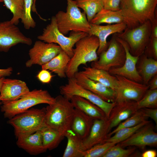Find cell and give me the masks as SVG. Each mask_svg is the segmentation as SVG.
Returning a JSON list of instances; mask_svg holds the SVG:
<instances>
[{"label":"cell","instance_id":"cell-1","mask_svg":"<svg viewBox=\"0 0 157 157\" xmlns=\"http://www.w3.org/2000/svg\"><path fill=\"white\" fill-rule=\"evenodd\" d=\"M157 0H121L120 11L127 28H132L155 19Z\"/></svg>","mask_w":157,"mask_h":157},{"label":"cell","instance_id":"cell-2","mask_svg":"<svg viewBox=\"0 0 157 157\" xmlns=\"http://www.w3.org/2000/svg\"><path fill=\"white\" fill-rule=\"evenodd\" d=\"M74 110L70 100L61 94L58 95L54 102L46 108L45 126L58 131L65 136L70 129Z\"/></svg>","mask_w":157,"mask_h":157},{"label":"cell","instance_id":"cell-3","mask_svg":"<svg viewBox=\"0 0 157 157\" xmlns=\"http://www.w3.org/2000/svg\"><path fill=\"white\" fill-rule=\"evenodd\" d=\"M75 46L73 56L66 68V74L68 78L74 77L80 65L96 61L99 58L97 52L99 42L96 36L88 34L78 41Z\"/></svg>","mask_w":157,"mask_h":157},{"label":"cell","instance_id":"cell-4","mask_svg":"<svg viewBox=\"0 0 157 157\" xmlns=\"http://www.w3.org/2000/svg\"><path fill=\"white\" fill-rule=\"evenodd\" d=\"M66 11H59L55 16L59 31L64 35L70 31L89 33L90 24L86 15L81 12L73 0H66Z\"/></svg>","mask_w":157,"mask_h":157},{"label":"cell","instance_id":"cell-5","mask_svg":"<svg viewBox=\"0 0 157 157\" xmlns=\"http://www.w3.org/2000/svg\"><path fill=\"white\" fill-rule=\"evenodd\" d=\"M55 98L47 90L35 89L29 91L20 99L13 101L2 103L1 110L5 118L10 119L31 107L42 104H53Z\"/></svg>","mask_w":157,"mask_h":157},{"label":"cell","instance_id":"cell-6","mask_svg":"<svg viewBox=\"0 0 157 157\" xmlns=\"http://www.w3.org/2000/svg\"><path fill=\"white\" fill-rule=\"evenodd\" d=\"M46 108H31L17 114L8 121L14 129L15 135L18 138L28 135L45 126Z\"/></svg>","mask_w":157,"mask_h":157},{"label":"cell","instance_id":"cell-7","mask_svg":"<svg viewBox=\"0 0 157 157\" xmlns=\"http://www.w3.org/2000/svg\"><path fill=\"white\" fill-rule=\"evenodd\" d=\"M88 34L83 32L72 31L67 37L59 30L55 16L51 18L50 22L43 29L41 35L37 37L40 40L48 43L57 44L71 58L73 55V47L79 40Z\"/></svg>","mask_w":157,"mask_h":157},{"label":"cell","instance_id":"cell-8","mask_svg":"<svg viewBox=\"0 0 157 157\" xmlns=\"http://www.w3.org/2000/svg\"><path fill=\"white\" fill-rule=\"evenodd\" d=\"M151 26V22L149 20L133 28L126 27L123 32L116 34L126 43L133 55L140 57L144 53L149 42Z\"/></svg>","mask_w":157,"mask_h":157},{"label":"cell","instance_id":"cell-9","mask_svg":"<svg viewBox=\"0 0 157 157\" xmlns=\"http://www.w3.org/2000/svg\"><path fill=\"white\" fill-rule=\"evenodd\" d=\"M98 60L92 62L91 67L107 71L111 68L120 67L125 62L126 54L122 44L118 40L116 33L113 34L107 49L99 55Z\"/></svg>","mask_w":157,"mask_h":157},{"label":"cell","instance_id":"cell-10","mask_svg":"<svg viewBox=\"0 0 157 157\" xmlns=\"http://www.w3.org/2000/svg\"><path fill=\"white\" fill-rule=\"evenodd\" d=\"M61 95L69 100L71 97L77 95L89 100L100 108L108 118L111 110L116 102H107L91 91L78 84L75 78H68L67 83L59 87Z\"/></svg>","mask_w":157,"mask_h":157},{"label":"cell","instance_id":"cell-11","mask_svg":"<svg viewBox=\"0 0 157 157\" xmlns=\"http://www.w3.org/2000/svg\"><path fill=\"white\" fill-rule=\"evenodd\" d=\"M117 80L115 102L133 101L137 102L144 95L149 86L147 85L132 80L124 77L115 75Z\"/></svg>","mask_w":157,"mask_h":157},{"label":"cell","instance_id":"cell-12","mask_svg":"<svg viewBox=\"0 0 157 157\" xmlns=\"http://www.w3.org/2000/svg\"><path fill=\"white\" fill-rule=\"evenodd\" d=\"M32 39L26 36L10 20L0 22V51L8 52L19 44L31 45Z\"/></svg>","mask_w":157,"mask_h":157},{"label":"cell","instance_id":"cell-13","mask_svg":"<svg viewBox=\"0 0 157 157\" xmlns=\"http://www.w3.org/2000/svg\"><path fill=\"white\" fill-rule=\"evenodd\" d=\"M61 50L57 44L36 41L29 51L30 59L26 62V66L30 67L35 65L42 66L57 56Z\"/></svg>","mask_w":157,"mask_h":157},{"label":"cell","instance_id":"cell-14","mask_svg":"<svg viewBox=\"0 0 157 157\" xmlns=\"http://www.w3.org/2000/svg\"><path fill=\"white\" fill-rule=\"evenodd\" d=\"M117 39L122 44L125 52L126 58L123 65L121 67L113 68L108 71L110 74L121 76L132 80L142 83V78L139 73L136 67V64L140 57L133 55L130 52L126 43L117 37Z\"/></svg>","mask_w":157,"mask_h":157},{"label":"cell","instance_id":"cell-15","mask_svg":"<svg viewBox=\"0 0 157 157\" xmlns=\"http://www.w3.org/2000/svg\"><path fill=\"white\" fill-rule=\"evenodd\" d=\"M119 144L123 148L129 146L142 148L147 146L156 147L157 145V133L154 131L153 124L150 121Z\"/></svg>","mask_w":157,"mask_h":157},{"label":"cell","instance_id":"cell-16","mask_svg":"<svg viewBox=\"0 0 157 157\" xmlns=\"http://www.w3.org/2000/svg\"><path fill=\"white\" fill-rule=\"evenodd\" d=\"M74 78L78 84L98 95L104 101L109 102H115L116 93L113 89L90 79L81 71L76 72Z\"/></svg>","mask_w":157,"mask_h":157},{"label":"cell","instance_id":"cell-17","mask_svg":"<svg viewBox=\"0 0 157 157\" xmlns=\"http://www.w3.org/2000/svg\"><path fill=\"white\" fill-rule=\"evenodd\" d=\"M90 24V29L88 34L96 36L99 40V46L97 52L98 56L107 49L108 45L107 39L109 36L115 33H121L127 27L124 23L105 26Z\"/></svg>","mask_w":157,"mask_h":157},{"label":"cell","instance_id":"cell-18","mask_svg":"<svg viewBox=\"0 0 157 157\" xmlns=\"http://www.w3.org/2000/svg\"><path fill=\"white\" fill-rule=\"evenodd\" d=\"M29 91L25 82L19 79L5 78L0 90L1 103L17 100Z\"/></svg>","mask_w":157,"mask_h":157},{"label":"cell","instance_id":"cell-19","mask_svg":"<svg viewBox=\"0 0 157 157\" xmlns=\"http://www.w3.org/2000/svg\"><path fill=\"white\" fill-rule=\"evenodd\" d=\"M110 123L106 117L102 119H94L88 136L83 140L85 151L96 144L104 142L109 133Z\"/></svg>","mask_w":157,"mask_h":157},{"label":"cell","instance_id":"cell-20","mask_svg":"<svg viewBox=\"0 0 157 157\" xmlns=\"http://www.w3.org/2000/svg\"><path fill=\"white\" fill-rule=\"evenodd\" d=\"M136 102L130 101L116 102L108 118L110 123L109 133L112 128L117 126L138 110Z\"/></svg>","mask_w":157,"mask_h":157},{"label":"cell","instance_id":"cell-21","mask_svg":"<svg viewBox=\"0 0 157 157\" xmlns=\"http://www.w3.org/2000/svg\"><path fill=\"white\" fill-rule=\"evenodd\" d=\"M94 119L74 108L70 129L82 140L88 135Z\"/></svg>","mask_w":157,"mask_h":157},{"label":"cell","instance_id":"cell-22","mask_svg":"<svg viewBox=\"0 0 157 157\" xmlns=\"http://www.w3.org/2000/svg\"><path fill=\"white\" fill-rule=\"evenodd\" d=\"M17 139V145L31 155H37L47 151L43 145L40 130L28 135Z\"/></svg>","mask_w":157,"mask_h":157},{"label":"cell","instance_id":"cell-23","mask_svg":"<svg viewBox=\"0 0 157 157\" xmlns=\"http://www.w3.org/2000/svg\"><path fill=\"white\" fill-rule=\"evenodd\" d=\"M69 100L75 108L82 111L94 119H102L107 117L104 112L100 108L84 98L74 95L70 97Z\"/></svg>","mask_w":157,"mask_h":157},{"label":"cell","instance_id":"cell-24","mask_svg":"<svg viewBox=\"0 0 157 157\" xmlns=\"http://www.w3.org/2000/svg\"><path fill=\"white\" fill-rule=\"evenodd\" d=\"M81 72L90 79L98 82L114 90L117 85L115 76H112L108 72L92 67H85Z\"/></svg>","mask_w":157,"mask_h":157},{"label":"cell","instance_id":"cell-25","mask_svg":"<svg viewBox=\"0 0 157 157\" xmlns=\"http://www.w3.org/2000/svg\"><path fill=\"white\" fill-rule=\"evenodd\" d=\"M70 59L69 56L62 49L57 56L41 66L42 69L51 71L60 78H65L66 68Z\"/></svg>","mask_w":157,"mask_h":157},{"label":"cell","instance_id":"cell-26","mask_svg":"<svg viewBox=\"0 0 157 157\" xmlns=\"http://www.w3.org/2000/svg\"><path fill=\"white\" fill-rule=\"evenodd\" d=\"M67 140L66 148L63 157H83L85 150L83 140L71 129L67 131L65 135Z\"/></svg>","mask_w":157,"mask_h":157},{"label":"cell","instance_id":"cell-27","mask_svg":"<svg viewBox=\"0 0 157 157\" xmlns=\"http://www.w3.org/2000/svg\"><path fill=\"white\" fill-rule=\"evenodd\" d=\"M142 55L138 72L142 78L143 83L148 85L152 78L157 74V60L153 58H149L145 54Z\"/></svg>","mask_w":157,"mask_h":157},{"label":"cell","instance_id":"cell-28","mask_svg":"<svg viewBox=\"0 0 157 157\" xmlns=\"http://www.w3.org/2000/svg\"><path fill=\"white\" fill-rule=\"evenodd\" d=\"M124 22V19L120 10L113 11L103 8L97 14L90 23L100 25L105 23L108 24Z\"/></svg>","mask_w":157,"mask_h":157},{"label":"cell","instance_id":"cell-29","mask_svg":"<svg viewBox=\"0 0 157 157\" xmlns=\"http://www.w3.org/2000/svg\"><path fill=\"white\" fill-rule=\"evenodd\" d=\"M40 130L43 145L47 150L57 147L65 137L58 131L47 126L44 127Z\"/></svg>","mask_w":157,"mask_h":157},{"label":"cell","instance_id":"cell-30","mask_svg":"<svg viewBox=\"0 0 157 157\" xmlns=\"http://www.w3.org/2000/svg\"><path fill=\"white\" fill-rule=\"evenodd\" d=\"M85 13L90 23L96 15L103 8L102 0H73Z\"/></svg>","mask_w":157,"mask_h":157},{"label":"cell","instance_id":"cell-31","mask_svg":"<svg viewBox=\"0 0 157 157\" xmlns=\"http://www.w3.org/2000/svg\"><path fill=\"white\" fill-rule=\"evenodd\" d=\"M148 118L145 115L142 108L138 109L133 115L121 122L112 131L108 133L107 138L111 136L116 131L121 129L135 126L147 121Z\"/></svg>","mask_w":157,"mask_h":157},{"label":"cell","instance_id":"cell-32","mask_svg":"<svg viewBox=\"0 0 157 157\" xmlns=\"http://www.w3.org/2000/svg\"><path fill=\"white\" fill-rule=\"evenodd\" d=\"M149 122L147 120L133 127L121 129L115 133L114 135L106 139L104 142H112L116 144L119 143L128 138L138 129Z\"/></svg>","mask_w":157,"mask_h":157},{"label":"cell","instance_id":"cell-33","mask_svg":"<svg viewBox=\"0 0 157 157\" xmlns=\"http://www.w3.org/2000/svg\"><path fill=\"white\" fill-rule=\"evenodd\" d=\"M6 7L13 14L10 22L16 25L19 23L23 12L24 0H3Z\"/></svg>","mask_w":157,"mask_h":157},{"label":"cell","instance_id":"cell-34","mask_svg":"<svg viewBox=\"0 0 157 157\" xmlns=\"http://www.w3.org/2000/svg\"><path fill=\"white\" fill-rule=\"evenodd\" d=\"M137 102L138 109L156 108L157 107V89H148L142 98Z\"/></svg>","mask_w":157,"mask_h":157},{"label":"cell","instance_id":"cell-35","mask_svg":"<svg viewBox=\"0 0 157 157\" xmlns=\"http://www.w3.org/2000/svg\"><path fill=\"white\" fill-rule=\"evenodd\" d=\"M24 8L22 17L21 22L26 29L34 28L36 23L31 15L33 0H24Z\"/></svg>","mask_w":157,"mask_h":157},{"label":"cell","instance_id":"cell-36","mask_svg":"<svg viewBox=\"0 0 157 157\" xmlns=\"http://www.w3.org/2000/svg\"><path fill=\"white\" fill-rule=\"evenodd\" d=\"M115 144L112 142H106L96 144L85 151L83 157H103L107 151Z\"/></svg>","mask_w":157,"mask_h":157},{"label":"cell","instance_id":"cell-37","mask_svg":"<svg viewBox=\"0 0 157 157\" xmlns=\"http://www.w3.org/2000/svg\"><path fill=\"white\" fill-rule=\"evenodd\" d=\"M135 149L134 147L124 149L118 143L110 148L103 157H127L133 154Z\"/></svg>","mask_w":157,"mask_h":157},{"label":"cell","instance_id":"cell-38","mask_svg":"<svg viewBox=\"0 0 157 157\" xmlns=\"http://www.w3.org/2000/svg\"><path fill=\"white\" fill-rule=\"evenodd\" d=\"M121 0H102L103 8L113 11L120 10V5Z\"/></svg>","mask_w":157,"mask_h":157},{"label":"cell","instance_id":"cell-39","mask_svg":"<svg viewBox=\"0 0 157 157\" xmlns=\"http://www.w3.org/2000/svg\"><path fill=\"white\" fill-rule=\"evenodd\" d=\"M53 76L48 70L42 69L36 76V77L43 83H49Z\"/></svg>","mask_w":157,"mask_h":157},{"label":"cell","instance_id":"cell-40","mask_svg":"<svg viewBox=\"0 0 157 157\" xmlns=\"http://www.w3.org/2000/svg\"><path fill=\"white\" fill-rule=\"evenodd\" d=\"M142 109V108H141ZM146 117L152 119L157 125V109L144 108H142Z\"/></svg>","mask_w":157,"mask_h":157},{"label":"cell","instance_id":"cell-41","mask_svg":"<svg viewBox=\"0 0 157 157\" xmlns=\"http://www.w3.org/2000/svg\"><path fill=\"white\" fill-rule=\"evenodd\" d=\"M150 46L151 52L153 58L157 60V38L151 37L149 42L148 45Z\"/></svg>","mask_w":157,"mask_h":157},{"label":"cell","instance_id":"cell-42","mask_svg":"<svg viewBox=\"0 0 157 157\" xmlns=\"http://www.w3.org/2000/svg\"><path fill=\"white\" fill-rule=\"evenodd\" d=\"M13 69L9 67L4 69H0V78L10 76L12 74Z\"/></svg>","mask_w":157,"mask_h":157},{"label":"cell","instance_id":"cell-43","mask_svg":"<svg viewBox=\"0 0 157 157\" xmlns=\"http://www.w3.org/2000/svg\"><path fill=\"white\" fill-rule=\"evenodd\" d=\"M151 37L157 38V20L155 19L151 22Z\"/></svg>","mask_w":157,"mask_h":157},{"label":"cell","instance_id":"cell-44","mask_svg":"<svg viewBox=\"0 0 157 157\" xmlns=\"http://www.w3.org/2000/svg\"><path fill=\"white\" fill-rule=\"evenodd\" d=\"M148 85H149V89H157V74L152 78L149 82Z\"/></svg>","mask_w":157,"mask_h":157},{"label":"cell","instance_id":"cell-45","mask_svg":"<svg viewBox=\"0 0 157 157\" xmlns=\"http://www.w3.org/2000/svg\"><path fill=\"white\" fill-rule=\"evenodd\" d=\"M157 156L156 151L154 150H149L145 151L142 154V157H156Z\"/></svg>","mask_w":157,"mask_h":157},{"label":"cell","instance_id":"cell-46","mask_svg":"<svg viewBox=\"0 0 157 157\" xmlns=\"http://www.w3.org/2000/svg\"><path fill=\"white\" fill-rule=\"evenodd\" d=\"M36 0H33V5L32 7V11L36 13L40 17V18L41 19H42V18L39 15V14L38 13L36 8Z\"/></svg>","mask_w":157,"mask_h":157},{"label":"cell","instance_id":"cell-47","mask_svg":"<svg viewBox=\"0 0 157 157\" xmlns=\"http://www.w3.org/2000/svg\"><path fill=\"white\" fill-rule=\"evenodd\" d=\"M5 78V77H2L0 78V92L1 88L3 83V82ZM2 104L1 101V97L0 95V106L1 104Z\"/></svg>","mask_w":157,"mask_h":157},{"label":"cell","instance_id":"cell-48","mask_svg":"<svg viewBox=\"0 0 157 157\" xmlns=\"http://www.w3.org/2000/svg\"><path fill=\"white\" fill-rule=\"evenodd\" d=\"M3 2V0H0V3Z\"/></svg>","mask_w":157,"mask_h":157}]
</instances>
